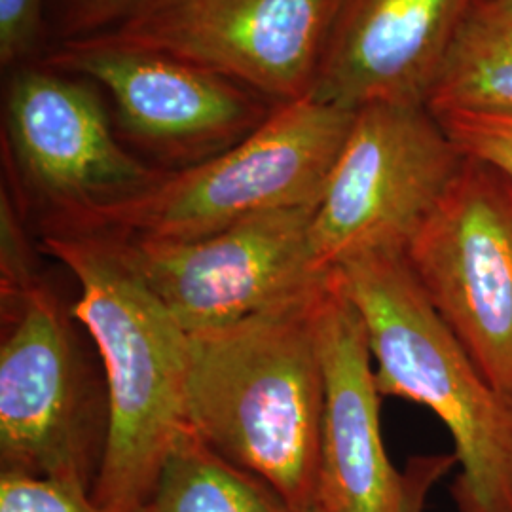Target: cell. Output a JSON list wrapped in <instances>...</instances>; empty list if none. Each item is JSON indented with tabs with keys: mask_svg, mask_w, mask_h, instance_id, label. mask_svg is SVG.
Instances as JSON below:
<instances>
[{
	"mask_svg": "<svg viewBox=\"0 0 512 512\" xmlns=\"http://www.w3.org/2000/svg\"><path fill=\"white\" fill-rule=\"evenodd\" d=\"M323 281L236 325L190 336L186 429L302 512L315 511L319 482Z\"/></svg>",
	"mask_w": 512,
	"mask_h": 512,
	"instance_id": "6da1fadb",
	"label": "cell"
},
{
	"mask_svg": "<svg viewBox=\"0 0 512 512\" xmlns=\"http://www.w3.org/2000/svg\"><path fill=\"white\" fill-rule=\"evenodd\" d=\"M78 283L71 311L99 353L107 435L93 501L109 512H143L184 431L190 336L103 232L38 238Z\"/></svg>",
	"mask_w": 512,
	"mask_h": 512,
	"instance_id": "7a4b0ae2",
	"label": "cell"
},
{
	"mask_svg": "<svg viewBox=\"0 0 512 512\" xmlns=\"http://www.w3.org/2000/svg\"><path fill=\"white\" fill-rule=\"evenodd\" d=\"M334 274L365 321L380 395L429 408L454 440L456 511L512 512V399L442 321L406 253L357 256Z\"/></svg>",
	"mask_w": 512,
	"mask_h": 512,
	"instance_id": "3957f363",
	"label": "cell"
},
{
	"mask_svg": "<svg viewBox=\"0 0 512 512\" xmlns=\"http://www.w3.org/2000/svg\"><path fill=\"white\" fill-rule=\"evenodd\" d=\"M357 110L304 97L277 105L236 147L164 177L131 202L69 230L184 241L262 213L317 205Z\"/></svg>",
	"mask_w": 512,
	"mask_h": 512,
	"instance_id": "277c9868",
	"label": "cell"
},
{
	"mask_svg": "<svg viewBox=\"0 0 512 512\" xmlns=\"http://www.w3.org/2000/svg\"><path fill=\"white\" fill-rule=\"evenodd\" d=\"M93 90L90 80L42 61L10 71L4 184L38 238L131 202L165 175L131 152Z\"/></svg>",
	"mask_w": 512,
	"mask_h": 512,
	"instance_id": "5b68a950",
	"label": "cell"
},
{
	"mask_svg": "<svg viewBox=\"0 0 512 512\" xmlns=\"http://www.w3.org/2000/svg\"><path fill=\"white\" fill-rule=\"evenodd\" d=\"M465 162L423 105L355 112L310 228L311 272L370 253H406Z\"/></svg>",
	"mask_w": 512,
	"mask_h": 512,
	"instance_id": "8992f818",
	"label": "cell"
},
{
	"mask_svg": "<svg viewBox=\"0 0 512 512\" xmlns=\"http://www.w3.org/2000/svg\"><path fill=\"white\" fill-rule=\"evenodd\" d=\"M74 323L71 306L44 277L2 304L0 463L2 473L46 476L92 492L107 403H99Z\"/></svg>",
	"mask_w": 512,
	"mask_h": 512,
	"instance_id": "52a82bcc",
	"label": "cell"
},
{
	"mask_svg": "<svg viewBox=\"0 0 512 512\" xmlns=\"http://www.w3.org/2000/svg\"><path fill=\"white\" fill-rule=\"evenodd\" d=\"M42 63L105 90L122 141L162 171L203 164L236 147L277 107L196 63L93 40L61 42Z\"/></svg>",
	"mask_w": 512,
	"mask_h": 512,
	"instance_id": "ba28073f",
	"label": "cell"
},
{
	"mask_svg": "<svg viewBox=\"0 0 512 512\" xmlns=\"http://www.w3.org/2000/svg\"><path fill=\"white\" fill-rule=\"evenodd\" d=\"M406 260L482 374L512 399V181L465 156Z\"/></svg>",
	"mask_w": 512,
	"mask_h": 512,
	"instance_id": "9c48e42d",
	"label": "cell"
},
{
	"mask_svg": "<svg viewBox=\"0 0 512 512\" xmlns=\"http://www.w3.org/2000/svg\"><path fill=\"white\" fill-rule=\"evenodd\" d=\"M315 207L262 213L184 241L109 236L118 241L135 274L192 336L236 325L323 279L311 272Z\"/></svg>",
	"mask_w": 512,
	"mask_h": 512,
	"instance_id": "30bf717a",
	"label": "cell"
},
{
	"mask_svg": "<svg viewBox=\"0 0 512 512\" xmlns=\"http://www.w3.org/2000/svg\"><path fill=\"white\" fill-rule=\"evenodd\" d=\"M340 0H158L82 40L171 55L274 101L310 97Z\"/></svg>",
	"mask_w": 512,
	"mask_h": 512,
	"instance_id": "8fae6325",
	"label": "cell"
},
{
	"mask_svg": "<svg viewBox=\"0 0 512 512\" xmlns=\"http://www.w3.org/2000/svg\"><path fill=\"white\" fill-rule=\"evenodd\" d=\"M325 399L317 512H401L403 471L385 450L380 391L365 321L327 275L317 304Z\"/></svg>",
	"mask_w": 512,
	"mask_h": 512,
	"instance_id": "7c38bea8",
	"label": "cell"
},
{
	"mask_svg": "<svg viewBox=\"0 0 512 512\" xmlns=\"http://www.w3.org/2000/svg\"><path fill=\"white\" fill-rule=\"evenodd\" d=\"M476 0H340L310 97L346 110L423 105Z\"/></svg>",
	"mask_w": 512,
	"mask_h": 512,
	"instance_id": "4fadbf2b",
	"label": "cell"
},
{
	"mask_svg": "<svg viewBox=\"0 0 512 512\" xmlns=\"http://www.w3.org/2000/svg\"><path fill=\"white\" fill-rule=\"evenodd\" d=\"M427 109L512 114V0H476L444 59Z\"/></svg>",
	"mask_w": 512,
	"mask_h": 512,
	"instance_id": "5bb4252c",
	"label": "cell"
},
{
	"mask_svg": "<svg viewBox=\"0 0 512 512\" xmlns=\"http://www.w3.org/2000/svg\"><path fill=\"white\" fill-rule=\"evenodd\" d=\"M143 512H302L184 427ZM317 512V511H313Z\"/></svg>",
	"mask_w": 512,
	"mask_h": 512,
	"instance_id": "9a60e30c",
	"label": "cell"
},
{
	"mask_svg": "<svg viewBox=\"0 0 512 512\" xmlns=\"http://www.w3.org/2000/svg\"><path fill=\"white\" fill-rule=\"evenodd\" d=\"M433 116L463 156L492 165L512 181V114L444 110Z\"/></svg>",
	"mask_w": 512,
	"mask_h": 512,
	"instance_id": "2e32d148",
	"label": "cell"
},
{
	"mask_svg": "<svg viewBox=\"0 0 512 512\" xmlns=\"http://www.w3.org/2000/svg\"><path fill=\"white\" fill-rule=\"evenodd\" d=\"M158 0H48L46 27L57 44L97 37L139 16Z\"/></svg>",
	"mask_w": 512,
	"mask_h": 512,
	"instance_id": "e0dca14e",
	"label": "cell"
},
{
	"mask_svg": "<svg viewBox=\"0 0 512 512\" xmlns=\"http://www.w3.org/2000/svg\"><path fill=\"white\" fill-rule=\"evenodd\" d=\"M0 512H109L93 501L92 492L46 476L2 473Z\"/></svg>",
	"mask_w": 512,
	"mask_h": 512,
	"instance_id": "ac0fdd59",
	"label": "cell"
},
{
	"mask_svg": "<svg viewBox=\"0 0 512 512\" xmlns=\"http://www.w3.org/2000/svg\"><path fill=\"white\" fill-rule=\"evenodd\" d=\"M48 0H0V63L14 71L33 63L46 29Z\"/></svg>",
	"mask_w": 512,
	"mask_h": 512,
	"instance_id": "d6986e66",
	"label": "cell"
},
{
	"mask_svg": "<svg viewBox=\"0 0 512 512\" xmlns=\"http://www.w3.org/2000/svg\"><path fill=\"white\" fill-rule=\"evenodd\" d=\"M458 465L454 454H429L408 459L403 471V509L423 512L427 495Z\"/></svg>",
	"mask_w": 512,
	"mask_h": 512,
	"instance_id": "ffe728a7",
	"label": "cell"
}]
</instances>
